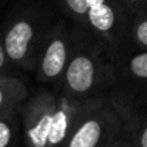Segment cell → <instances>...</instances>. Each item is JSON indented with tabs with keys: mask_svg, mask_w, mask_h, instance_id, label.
<instances>
[{
	"mask_svg": "<svg viewBox=\"0 0 147 147\" xmlns=\"http://www.w3.org/2000/svg\"><path fill=\"white\" fill-rule=\"evenodd\" d=\"M94 98L77 100L59 92H36L20 109L27 147H66L77 121Z\"/></svg>",
	"mask_w": 147,
	"mask_h": 147,
	"instance_id": "6da1fadb",
	"label": "cell"
},
{
	"mask_svg": "<svg viewBox=\"0 0 147 147\" xmlns=\"http://www.w3.org/2000/svg\"><path fill=\"white\" fill-rule=\"evenodd\" d=\"M114 79V61L84 30H80L76 50L57 84V92L71 98L107 96Z\"/></svg>",
	"mask_w": 147,
	"mask_h": 147,
	"instance_id": "7a4b0ae2",
	"label": "cell"
},
{
	"mask_svg": "<svg viewBox=\"0 0 147 147\" xmlns=\"http://www.w3.org/2000/svg\"><path fill=\"white\" fill-rule=\"evenodd\" d=\"M126 137V119L109 96H100L84 110L66 147H117Z\"/></svg>",
	"mask_w": 147,
	"mask_h": 147,
	"instance_id": "3957f363",
	"label": "cell"
},
{
	"mask_svg": "<svg viewBox=\"0 0 147 147\" xmlns=\"http://www.w3.org/2000/svg\"><path fill=\"white\" fill-rule=\"evenodd\" d=\"M133 14L121 0H87L90 36L116 61L127 51Z\"/></svg>",
	"mask_w": 147,
	"mask_h": 147,
	"instance_id": "277c9868",
	"label": "cell"
},
{
	"mask_svg": "<svg viewBox=\"0 0 147 147\" xmlns=\"http://www.w3.org/2000/svg\"><path fill=\"white\" fill-rule=\"evenodd\" d=\"M50 26L37 13L30 10L14 16L1 34L9 64L20 70H34Z\"/></svg>",
	"mask_w": 147,
	"mask_h": 147,
	"instance_id": "5b68a950",
	"label": "cell"
},
{
	"mask_svg": "<svg viewBox=\"0 0 147 147\" xmlns=\"http://www.w3.org/2000/svg\"><path fill=\"white\" fill-rule=\"evenodd\" d=\"M80 30V27L73 23L69 24L66 20L51 23L34 67L36 79L40 83L59 84L76 50Z\"/></svg>",
	"mask_w": 147,
	"mask_h": 147,
	"instance_id": "8992f818",
	"label": "cell"
},
{
	"mask_svg": "<svg viewBox=\"0 0 147 147\" xmlns=\"http://www.w3.org/2000/svg\"><path fill=\"white\" fill-rule=\"evenodd\" d=\"M27 100V87L16 76L0 77V116L19 111Z\"/></svg>",
	"mask_w": 147,
	"mask_h": 147,
	"instance_id": "52a82bcc",
	"label": "cell"
},
{
	"mask_svg": "<svg viewBox=\"0 0 147 147\" xmlns=\"http://www.w3.org/2000/svg\"><path fill=\"white\" fill-rule=\"evenodd\" d=\"M127 142L130 147H147V109L139 110L127 123Z\"/></svg>",
	"mask_w": 147,
	"mask_h": 147,
	"instance_id": "ba28073f",
	"label": "cell"
},
{
	"mask_svg": "<svg viewBox=\"0 0 147 147\" xmlns=\"http://www.w3.org/2000/svg\"><path fill=\"white\" fill-rule=\"evenodd\" d=\"M59 4L74 26L90 34L87 24V0H59Z\"/></svg>",
	"mask_w": 147,
	"mask_h": 147,
	"instance_id": "9c48e42d",
	"label": "cell"
},
{
	"mask_svg": "<svg viewBox=\"0 0 147 147\" xmlns=\"http://www.w3.org/2000/svg\"><path fill=\"white\" fill-rule=\"evenodd\" d=\"M129 42L139 50H147V11L137 13L133 17Z\"/></svg>",
	"mask_w": 147,
	"mask_h": 147,
	"instance_id": "30bf717a",
	"label": "cell"
},
{
	"mask_svg": "<svg viewBox=\"0 0 147 147\" xmlns=\"http://www.w3.org/2000/svg\"><path fill=\"white\" fill-rule=\"evenodd\" d=\"M19 111L0 116V147H10L19 129Z\"/></svg>",
	"mask_w": 147,
	"mask_h": 147,
	"instance_id": "8fae6325",
	"label": "cell"
},
{
	"mask_svg": "<svg viewBox=\"0 0 147 147\" xmlns=\"http://www.w3.org/2000/svg\"><path fill=\"white\" fill-rule=\"evenodd\" d=\"M126 7L130 10V13L133 14V17L137 14V13H142V11H147V0H121Z\"/></svg>",
	"mask_w": 147,
	"mask_h": 147,
	"instance_id": "7c38bea8",
	"label": "cell"
},
{
	"mask_svg": "<svg viewBox=\"0 0 147 147\" xmlns=\"http://www.w3.org/2000/svg\"><path fill=\"white\" fill-rule=\"evenodd\" d=\"M7 64H9V59H7L6 49H4V45H3V39L0 36V77L6 74Z\"/></svg>",
	"mask_w": 147,
	"mask_h": 147,
	"instance_id": "4fadbf2b",
	"label": "cell"
},
{
	"mask_svg": "<svg viewBox=\"0 0 147 147\" xmlns=\"http://www.w3.org/2000/svg\"><path fill=\"white\" fill-rule=\"evenodd\" d=\"M117 147H130L129 146V142H127V137H126V139H124V140H123Z\"/></svg>",
	"mask_w": 147,
	"mask_h": 147,
	"instance_id": "5bb4252c",
	"label": "cell"
}]
</instances>
